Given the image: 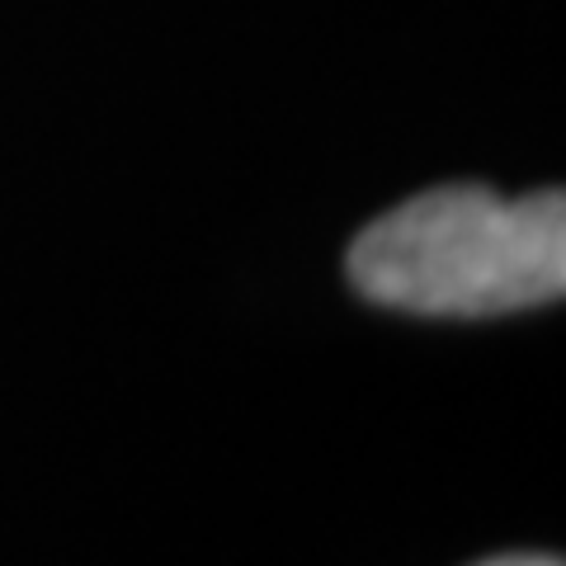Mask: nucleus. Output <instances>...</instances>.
Masks as SVG:
<instances>
[{"label":"nucleus","instance_id":"nucleus-1","mask_svg":"<svg viewBox=\"0 0 566 566\" xmlns=\"http://www.w3.org/2000/svg\"><path fill=\"white\" fill-rule=\"evenodd\" d=\"M345 274L374 307L411 316H505L566 293V199L439 185L387 208L349 241Z\"/></svg>","mask_w":566,"mask_h":566},{"label":"nucleus","instance_id":"nucleus-2","mask_svg":"<svg viewBox=\"0 0 566 566\" xmlns=\"http://www.w3.org/2000/svg\"><path fill=\"white\" fill-rule=\"evenodd\" d=\"M472 566H566L553 553H501V557H486V562H472Z\"/></svg>","mask_w":566,"mask_h":566}]
</instances>
